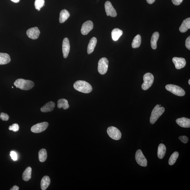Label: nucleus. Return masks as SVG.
<instances>
[{
  "label": "nucleus",
  "mask_w": 190,
  "mask_h": 190,
  "mask_svg": "<svg viewBox=\"0 0 190 190\" xmlns=\"http://www.w3.org/2000/svg\"><path fill=\"white\" fill-rule=\"evenodd\" d=\"M179 139L183 143L186 144L188 143V138L187 137L185 136H180L179 137Z\"/></svg>",
  "instance_id": "473e14b6"
},
{
  "label": "nucleus",
  "mask_w": 190,
  "mask_h": 190,
  "mask_svg": "<svg viewBox=\"0 0 190 190\" xmlns=\"http://www.w3.org/2000/svg\"><path fill=\"white\" fill-rule=\"evenodd\" d=\"M10 156L11 157V158L13 161H15L18 159V156L16 152L13 151H12L10 152Z\"/></svg>",
  "instance_id": "72a5a7b5"
},
{
  "label": "nucleus",
  "mask_w": 190,
  "mask_h": 190,
  "mask_svg": "<svg viewBox=\"0 0 190 190\" xmlns=\"http://www.w3.org/2000/svg\"><path fill=\"white\" fill-rule=\"evenodd\" d=\"M14 85L17 88L27 90H30L33 88L35 84L33 81L31 80H25L23 79H18L15 81Z\"/></svg>",
  "instance_id": "f03ea898"
},
{
  "label": "nucleus",
  "mask_w": 190,
  "mask_h": 190,
  "mask_svg": "<svg viewBox=\"0 0 190 190\" xmlns=\"http://www.w3.org/2000/svg\"><path fill=\"white\" fill-rule=\"evenodd\" d=\"M44 6V0H35V6L38 11H40L41 8Z\"/></svg>",
  "instance_id": "c756f323"
},
{
  "label": "nucleus",
  "mask_w": 190,
  "mask_h": 190,
  "mask_svg": "<svg viewBox=\"0 0 190 190\" xmlns=\"http://www.w3.org/2000/svg\"><path fill=\"white\" fill-rule=\"evenodd\" d=\"M177 124L181 127L189 128L190 127V119L185 117L179 118L176 120Z\"/></svg>",
  "instance_id": "2eb2a0df"
},
{
  "label": "nucleus",
  "mask_w": 190,
  "mask_h": 190,
  "mask_svg": "<svg viewBox=\"0 0 190 190\" xmlns=\"http://www.w3.org/2000/svg\"><path fill=\"white\" fill-rule=\"evenodd\" d=\"M172 2L175 6H177L182 3L183 0H172Z\"/></svg>",
  "instance_id": "c9c22d12"
},
{
  "label": "nucleus",
  "mask_w": 190,
  "mask_h": 190,
  "mask_svg": "<svg viewBox=\"0 0 190 190\" xmlns=\"http://www.w3.org/2000/svg\"><path fill=\"white\" fill-rule=\"evenodd\" d=\"M12 1H13V2L15 3H18L19 2L20 0H11Z\"/></svg>",
  "instance_id": "58836bf2"
},
{
  "label": "nucleus",
  "mask_w": 190,
  "mask_h": 190,
  "mask_svg": "<svg viewBox=\"0 0 190 190\" xmlns=\"http://www.w3.org/2000/svg\"><path fill=\"white\" fill-rule=\"evenodd\" d=\"M11 61L9 55L5 53H0V65H6Z\"/></svg>",
  "instance_id": "412c9836"
},
{
  "label": "nucleus",
  "mask_w": 190,
  "mask_h": 190,
  "mask_svg": "<svg viewBox=\"0 0 190 190\" xmlns=\"http://www.w3.org/2000/svg\"><path fill=\"white\" fill-rule=\"evenodd\" d=\"M32 169L31 167H29L25 169L23 172L22 179L25 181H28L31 179Z\"/></svg>",
  "instance_id": "b1692460"
},
{
  "label": "nucleus",
  "mask_w": 190,
  "mask_h": 190,
  "mask_svg": "<svg viewBox=\"0 0 190 190\" xmlns=\"http://www.w3.org/2000/svg\"><path fill=\"white\" fill-rule=\"evenodd\" d=\"M105 11L107 16L116 17L117 16L116 10L113 7L110 1H107L105 4Z\"/></svg>",
  "instance_id": "9d476101"
},
{
  "label": "nucleus",
  "mask_w": 190,
  "mask_h": 190,
  "mask_svg": "<svg viewBox=\"0 0 190 190\" xmlns=\"http://www.w3.org/2000/svg\"><path fill=\"white\" fill-rule=\"evenodd\" d=\"M179 154L178 152L175 151L171 155L169 160V164L170 165H173L175 163L176 161L178 158Z\"/></svg>",
  "instance_id": "c85d7f7f"
},
{
  "label": "nucleus",
  "mask_w": 190,
  "mask_h": 190,
  "mask_svg": "<svg viewBox=\"0 0 190 190\" xmlns=\"http://www.w3.org/2000/svg\"><path fill=\"white\" fill-rule=\"evenodd\" d=\"M97 40L96 38L92 37L87 47V53L88 54H91L93 52L94 49L97 43Z\"/></svg>",
  "instance_id": "a211bd4d"
},
{
  "label": "nucleus",
  "mask_w": 190,
  "mask_h": 190,
  "mask_svg": "<svg viewBox=\"0 0 190 190\" xmlns=\"http://www.w3.org/2000/svg\"><path fill=\"white\" fill-rule=\"evenodd\" d=\"M93 28V24L90 20H88L84 23L81 28V33L83 35H86L89 33Z\"/></svg>",
  "instance_id": "9b49d317"
},
{
  "label": "nucleus",
  "mask_w": 190,
  "mask_h": 190,
  "mask_svg": "<svg viewBox=\"0 0 190 190\" xmlns=\"http://www.w3.org/2000/svg\"><path fill=\"white\" fill-rule=\"evenodd\" d=\"M40 32L37 27H34L29 29L27 32V34L30 39L36 40L38 38Z\"/></svg>",
  "instance_id": "f8f14e48"
},
{
  "label": "nucleus",
  "mask_w": 190,
  "mask_h": 190,
  "mask_svg": "<svg viewBox=\"0 0 190 190\" xmlns=\"http://www.w3.org/2000/svg\"><path fill=\"white\" fill-rule=\"evenodd\" d=\"M147 3L149 4H151L155 2L156 0H146Z\"/></svg>",
  "instance_id": "4c0bfd02"
},
{
  "label": "nucleus",
  "mask_w": 190,
  "mask_h": 190,
  "mask_svg": "<svg viewBox=\"0 0 190 190\" xmlns=\"http://www.w3.org/2000/svg\"><path fill=\"white\" fill-rule=\"evenodd\" d=\"M109 61L107 58L103 57L99 60L97 69L99 73L104 75L107 73L108 68Z\"/></svg>",
  "instance_id": "423d86ee"
},
{
  "label": "nucleus",
  "mask_w": 190,
  "mask_h": 190,
  "mask_svg": "<svg viewBox=\"0 0 190 190\" xmlns=\"http://www.w3.org/2000/svg\"><path fill=\"white\" fill-rule=\"evenodd\" d=\"M173 62L176 69H179L184 68L186 65V62L184 58L174 57L172 59Z\"/></svg>",
  "instance_id": "ddd939ff"
},
{
  "label": "nucleus",
  "mask_w": 190,
  "mask_h": 190,
  "mask_svg": "<svg viewBox=\"0 0 190 190\" xmlns=\"http://www.w3.org/2000/svg\"><path fill=\"white\" fill-rule=\"evenodd\" d=\"M55 106L54 102L50 101L41 108V111L43 112H51L53 110Z\"/></svg>",
  "instance_id": "f3484780"
},
{
  "label": "nucleus",
  "mask_w": 190,
  "mask_h": 190,
  "mask_svg": "<svg viewBox=\"0 0 190 190\" xmlns=\"http://www.w3.org/2000/svg\"><path fill=\"white\" fill-rule=\"evenodd\" d=\"M165 109L163 107H160L159 105L155 106L152 111L150 121L151 124H153L156 122L159 118L163 114Z\"/></svg>",
  "instance_id": "7ed1b4c3"
},
{
  "label": "nucleus",
  "mask_w": 190,
  "mask_h": 190,
  "mask_svg": "<svg viewBox=\"0 0 190 190\" xmlns=\"http://www.w3.org/2000/svg\"><path fill=\"white\" fill-rule=\"evenodd\" d=\"M69 106L67 100L65 99H59L57 102V107L58 108L61 109L63 108L64 109L69 108Z\"/></svg>",
  "instance_id": "a878e982"
},
{
  "label": "nucleus",
  "mask_w": 190,
  "mask_h": 190,
  "mask_svg": "<svg viewBox=\"0 0 190 190\" xmlns=\"http://www.w3.org/2000/svg\"><path fill=\"white\" fill-rule=\"evenodd\" d=\"M74 88L75 90L84 93H89L92 91L93 88L89 83L85 81L78 80L74 84Z\"/></svg>",
  "instance_id": "f257e3e1"
},
{
  "label": "nucleus",
  "mask_w": 190,
  "mask_h": 190,
  "mask_svg": "<svg viewBox=\"0 0 190 190\" xmlns=\"http://www.w3.org/2000/svg\"><path fill=\"white\" fill-rule=\"evenodd\" d=\"M9 118V116L7 114L2 112L0 114V118L3 121H8Z\"/></svg>",
  "instance_id": "2f4dec72"
},
{
  "label": "nucleus",
  "mask_w": 190,
  "mask_h": 190,
  "mask_svg": "<svg viewBox=\"0 0 190 190\" xmlns=\"http://www.w3.org/2000/svg\"><path fill=\"white\" fill-rule=\"evenodd\" d=\"M50 184V179L48 176H45L42 178L41 182V187L42 190H45Z\"/></svg>",
  "instance_id": "aec40b11"
},
{
  "label": "nucleus",
  "mask_w": 190,
  "mask_h": 190,
  "mask_svg": "<svg viewBox=\"0 0 190 190\" xmlns=\"http://www.w3.org/2000/svg\"><path fill=\"white\" fill-rule=\"evenodd\" d=\"M166 152V148L163 144H160L159 145L157 151V156L158 158L161 159L163 158Z\"/></svg>",
  "instance_id": "393cba45"
},
{
  "label": "nucleus",
  "mask_w": 190,
  "mask_h": 190,
  "mask_svg": "<svg viewBox=\"0 0 190 190\" xmlns=\"http://www.w3.org/2000/svg\"><path fill=\"white\" fill-rule=\"evenodd\" d=\"M165 88L174 95L178 96H184L185 95V92L184 90L177 85L172 84L167 85L165 86Z\"/></svg>",
  "instance_id": "20e7f679"
},
{
  "label": "nucleus",
  "mask_w": 190,
  "mask_h": 190,
  "mask_svg": "<svg viewBox=\"0 0 190 190\" xmlns=\"http://www.w3.org/2000/svg\"><path fill=\"white\" fill-rule=\"evenodd\" d=\"M107 131L109 136L112 139L115 140L121 139V133L117 128L114 126H110L108 128Z\"/></svg>",
  "instance_id": "0eeeda50"
},
{
  "label": "nucleus",
  "mask_w": 190,
  "mask_h": 190,
  "mask_svg": "<svg viewBox=\"0 0 190 190\" xmlns=\"http://www.w3.org/2000/svg\"><path fill=\"white\" fill-rule=\"evenodd\" d=\"M123 32L119 29L115 28L112 31L111 36L112 40L114 41H117L123 35Z\"/></svg>",
  "instance_id": "4be33fe9"
},
{
  "label": "nucleus",
  "mask_w": 190,
  "mask_h": 190,
  "mask_svg": "<svg viewBox=\"0 0 190 190\" xmlns=\"http://www.w3.org/2000/svg\"><path fill=\"white\" fill-rule=\"evenodd\" d=\"M186 47L187 48L190 50V36L188 37L186 40Z\"/></svg>",
  "instance_id": "f704fd0d"
},
{
  "label": "nucleus",
  "mask_w": 190,
  "mask_h": 190,
  "mask_svg": "<svg viewBox=\"0 0 190 190\" xmlns=\"http://www.w3.org/2000/svg\"><path fill=\"white\" fill-rule=\"evenodd\" d=\"M70 16V13L67 10L64 9L62 10L60 14L59 22L62 23L68 19Z\"/></svg>",
  "instance_id": "5701e85b"
},
{
  "label": "nucleus",
  "mask_w": 190,
  "mask_h": 190,
  "mask_svg": "<svg viewBox=\"0 0 190 190\" xmlns=\"http://www.w3.org/2000/svg\"><path fill=\"white\" fill-rule=\"evenodd\" d=\"M160 36V35L158 32H154L152 36L151 40V45L152 48L153 49H156L157 47V42Z\"/></svg>",
  "instance_id": "6ab92c4d"
},
{
  "label": "nucleus",
  "mask_w": 190,
  "mask_h": 190,
  "mask_svg": "<svg viewBox=\"0 0 190 190\" xmlns=\"http://www.w3.org/2000/svg\"><path fill=\"white\" fill-rule=\"evenodd\" d=\"M154 76L151 73H148L145 74L143 76L144 83L142 85V89L147 90L152 86L154 83Z\"/></svg>",
  "instance_id": "39448f33"
},
{
  "label": "nucleus",
  "mask_w": 190,
  "mask_h": 190,
  "mask_svg": "<svg viewBox=\"0 0 190 190\" xmlns=\"http://www.w3.org/2000/svg\"><path fill=\"white\" fill-rule=\"evenodd\" d=\"M12 87V88H13V86Z\"/></svg>",
  "instance_id": "a19ab883"
},
{
  "label": "nucleus",
  "mask_w": 190,
  "mask_h": 190,
  "mask_svg": "<svg viewBox=\"0 0 190 190\" xmlns=\"http://www.w3.org/2000/svg\"><path fill=\"white\" fill-rule=\"evenodd\" d=\"M135 158L137 163L141 166L146 167L147 165V161L146 158L141 150L139 149L137 151Z\"/></svg>",
  "instance_id": "6e6552de"
},
{
  "label": "nucleus",
  "mask_w": 190,
  "mask_h": 190,
  "mask_svg": "<svg viewBox=\"0 0 190 190\" xmlns=\"http://www.w3.org/2000/svg\"><path fill=\"white\" fill-rule=\"evenodd\" d=\"M47 151L44 149H42L39 152V158L41 162H45L47 160Z\"/></svg>",
  "instance_id": "cd10ccee"
},
{
  "label": "nucleus",
  "mask_w": 190,
  "mask_h": 190,
  "mask_svg": "<svg viewBox=\"0 0 190 190\" xmlns=\"http://www.w3.org/2000/svg\"><path fill=\"white\" fill-rule=\"evenodd\" d=\"M70 49L69 40L67 38H65L63 39L62 43V52L64 58H67L69 53Z\"/></svg>",
  "instance_id": "4468645a"
},
{
  "label": "nucleus",
  "mask_w": 190,
  "mask_h": 190,
  "mask_svg": "<svg viewBox=\"0 0 190 190\" xmlns=\"http://www.w3.org/2000/svg\"><path fill=\"white\" fill-rule=\"evenodd\" d=\"M141 43V37L140 35H137L133 39L132 47L133 48H137L140 47Z\"/></svg>",
  "instance_id": "bb28decb"
},
{
  "label": "nucleus",
  "mask_w": 190,
  "mask_h": 190,
  "mask_svg": "<svg viewBox=\"0 0 190 190\" xmlns=\"http://www.w3.org/2000/svg\"><path fill=\"white\" fill-rule=\"evenodd\" d=\"M10 130L13 131L14 132H17L19 130V126L18 124H13L11 126H10L8 128Z\"/></svg>",
  "instance_id": "7c9ffc66"
},
{
  "label": "nucleus",
  "mask_w": 190,
  "mask_h": 190,
  "mask_svg": "<svg viewBox=\"0 0 190 190\" xmlns=\"http://www.w3.org/2000/svg\"><path fill=\"white\" fill-rule=\"evenodd\" d=\"M188 83H189V85H190V79H189V81H188Z\"/></svg>",
  "instance_id": "ea45409f"
},
{
  "label": "nucleus",
  "mask_w": 190,
  "mask_h": 190,
  "mask_svg": "<svg viewBox=\"0 0 190 190\" xmlns=\"http://www.w3.org/2000/svg\"><path fill=\"white\" fill-rule=\"evenodd\" d=\"M48 125V123L47 122L38 123L32 127L31 130L35 133H42L47 129Z\"/></svg>",
  "instance_id": "1a4fd4ad"
},
{
  "label": "nucleus",
  "mask_w": 190,
  "mask_h": 190,
  "mask_svg": "<svg viewBox=\"0 0 190 190\" xmlns=\"http://www.w3.org/2000/svg\"><path fill=\"white\" fill-rule=\"evenodd\" d=\"M190 29V18H188L183 21L179 27V30L182 33L186 32Z\"/></svg>",
  "instance_id": "dca6fc26"
},
{
  "label": "nucleus",
  "mask_w": 190,
  "mask_h": 190,
  "mask_svg": "<svg viewBox=\"0 0 190 190\" xmlns=\"http://www.w3.org/2000/svg\"><path fill=\"white\" fill-rule=\"evenodd\" d=\"M19 189V187L16 185L13 186L10 189V190H18Z\"/></svg>",
  "instance_id": "e433bc0d"
}]
</instances>
